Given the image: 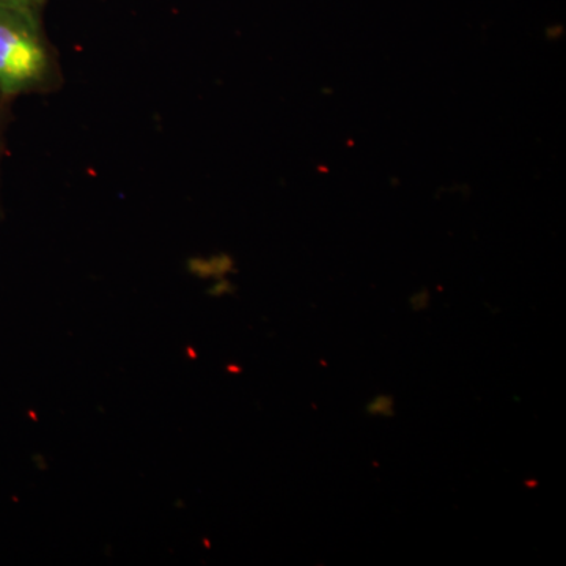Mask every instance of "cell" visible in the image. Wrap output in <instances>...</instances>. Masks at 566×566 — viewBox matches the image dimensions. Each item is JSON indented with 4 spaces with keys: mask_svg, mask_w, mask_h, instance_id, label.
I'll return each mask as SVG.
<instances>
[{
    "mask_svg": "<svg viewBox=\"0 0 566 566\" xmlns=\"http://www.w3.org/2000/svg\"><path fill=\"white\" fill-rule=\"evenodd\" d=\"M33 3L0 0V95L40 91L51 80L50 48Z\"/></svg>",
    "mask_w": 566,
    "mask_h": 566,
    "instance_id": "1",
    "label": "cell"
},
{
    "mask_svg": "<svg viewBox=\"0 0 566 566\" xmlns=\"http://www.w3.org/2000/svg\"><path fill=\"white\" fill-rule=\"evenodd\" d=\"M28 2H36V0H28Z\"/></svg>",
    "mask_w": 566,
    "mask_h": 566,
    "instance_id": "3",
    "label": "cell"
},
{
    "mask_svg": "<svg viewBox=\"0 0 566 566\" xmlns=\"http://www.w3.org/2000/svg\"><path fill=\"white\" fill-rule=\"evenodd\" d=\"M394 403L389 397H378L371 401L370 408L368 411L375 416H389L392 415Z\"/></svg>",
    "mask_w": 566,
    "mask_h": 566,
    "instance_id": "2",
    "label": "cell"
}]
</instances>
